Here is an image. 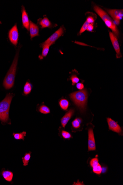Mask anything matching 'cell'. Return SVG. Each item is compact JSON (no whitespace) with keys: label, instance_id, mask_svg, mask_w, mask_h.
Listing matches in <instances>:
<instances>
[{"label":"cell","instance_id":"9c48e42d","mask_svg":"<svg viewBox=\"0 0 123 185\" xmlns=\"http://www.w3.org/2000/svg\"><path fill=\"white\" fill-rule=\"evenodd\" d=\"M88 150L95 151L96 150L95 142L93 129H89L88 130Z\"/></svg>","mask_w":123,"mask_h":185},{"label":"cell","instance_id":"f1b7e54d","mask_svg":"<svg viewBox=\"0 0 123 185\" xmlns=\"http://www.w3.org/2000/svg\"><path fill=\"white\" fill-rule=\"evenodd\" d=\"M76 86L78 89L80 90H83L84 88V85L82 83H77Z\"/></svg>","mask_w":123,"mask_h":185},{"label":"cell","instance_id":"7402d4cb","mask_svg":"<svg viewBox=\"0 0 123 185\" xmlns=\"http://www.w3.org/2000/svg\"><path fill=\"white\" fill-rule=\"evenodd\" d=\"M81 120L76 118L72 122V125L74 128H79L80 126Z\"/></svg>","mask_w":123,"mask_h":185},{"label":"cell","instance_id":"4fadbf2b","mask_svg":"<svg viewBox=\"0 0 123 185\" xmlns=\"http://www.w3.org/2000/svg\"><path fill=\"white\" fill-rule=\"evenodd\" d=\"M22 21L23 26L28 30L29 29L30 21L29 20L28 13L25 10L24 7L23 8Z\"/></svg>","mask_w":123,"mask_h":185},{"label":"cell","instance_id":"4dcf8cb0","mask_svg":"<svg viewBox=\"0 0 123 185\" xmlns=\"http://www.w3.org/2000/svg\"><path fill=\"white\" fill-rule=\"evenodd\" d=\"M1 21H0V24H1Z\"/></svg>","mask_w":123,"mask_h":185},{"label":"cell","instance_id":"6da1fadb","mask_svg":"<svg viewBox=\"0 0 123 185\" xmlns=\"http://www.w3.org/2000/svg\"><path fill=\"white\" fill-rule=\"evenodd\" d=\"M69 96L70 99L81 111H84L88 98V93L86 90L73 92L70 94Z\"/></svg>","mask_w":123,"mask_h":185},{"label":"cell","instance_id":"44dd1931","mask_svg":"<svg viewBox=\"0 0 123 185\" xmlns=\"http://www.w3.org/2000/svg\"><path fill=\"white\" fill-rule=\"evenodd\" d=\"M39 111L41 113L44 114H49L50 112L49 108L48 107L45 106V105H43V106L40 107L39 109Z\"/></svg>","mask_w":123,"mask_h":185},{"label":"cell","instance_id":"3957f363","mask_svg":"<svg viewBox=\"0 0 123 185\" xmlns=\"http://www.w3.org/2000/svg\"><path fill=\"white\" fill-rule=\"evenodd\" d=\"M94 10L98 14L101 19L103 20L106 26L111 29L113 33L117 36H118L119 32L116 25L115 24L113 20L110 17L108 14L97 5H95L93 7Z\"/></svg>","mask_w":123,"mask_h":185},{"label":"cell","instance_id":"5b68a950","mask_svg":"<svg viewBox=\"0 0 123 185\" xmlns=\"http://www.w3.org/2000/svg\"><path fill=\"white\" fill-rule=\"evenodd\" d=\"M65 30V29L64 26L61 27L58 30L52 34L47 40L40 44L41 47H43L44 45L46 44H49L51 46L52 44H54L61 36L63 35L64 33Z\"/></svg>","mask_w":123,"mask_h":185},{"label":"cell","instance_id":"2e32d148","mask_svg":"<svg viewBox=\"0 0 123 185\" xmlns=\"http://www.w3.org/2000/svg\"><path fill=\"white\" fill-rule=\"evenodd\" d=\"M59 104L62 109L66 110H67L69 106V102L65 99H62L59 101Z\"/></svg>","mask_w":123,"mask_h":185},{"label":"cell","instance_id":"ac0fdd59","mask_svg":"<svg viewBox=\"0 0 123 185\" xmlns=\"http://www.w3.org/2000/svg\"><path fill=\"white\" fill-rule=\"evenodd\" d=\"M32 85L28 82H27L24 87V93L27 95L29 94L32 91Z\"/></svg>","mask_w":123,"mask_h":185},{"label":"cell","instance_id":"d6986e66","mask_svg":"<svg viewBox=\"0 0 123 185\" xmlns=\"http://www.w3.org/2000/svg\"><path fill=\"white\" fill-rule=\"evenodd\" d=\"M31 152H30L29 153H26L25 154L24 157H22L23 166H26L28 165L31 158Z\"/></svg>","mask_w":123,"mask_h":185},{"label":"cell","instance_id":"5bb4252c","mask_svg":"<svg viewBox=\"0 0 123 185\" xmlns=\"http://www.w3.org/2000/svg\"><path fill=\"white\" fill-rule=\"evenodd\" d=\"M39 23L42 28H50L52 26V23L48 18L45 17L39 21Z\"/></svg>","mask_w":123,"mask_h":185},{"label":"cell","instance_id":"cb8c5ba5","mask_svg":"<svg viewBox=\"0 0 123 185\" xmlns=\"http://www.w3.org/2000/svg\"><path fill=\"white\" fill-rule=\"evenodd\" d=\"M62 135L65 139H69L72 137L71 134L69 132L65 131V130H62Z\"/></svg>","mask_w":123,"mask_h":185},{"label":"cell","instance_id":"e0dca14e","mask_svg":"<svg viewBox=\"0 0 123 185\" xmlns=\"http://www.w3.org/2000/svg\"><path fill=\"white\" fill-rule=\"evenodd\" d=\"M50 46V45L46 44L44 45V46L42 47L43 50L42 54H41V57H39L40 59H42L43 58L46 57L48 53Z\"/></svg>","mask_w":123,"mask_h":185},{"label":"cell","instance_id":"ba28073f","mask_svg":"<svg viewBox=\"0 0 123 185\" xmlns=\"http://www.w3.org/2000/svg\"><path fill=\"white\" fill-rule=\"evenodd\" d=\"M19 36L17 25H15L9 32V37L11 42L16 46H17V44Z\"/></svg>","mask_w":123,"mask_h":185},{"label":"cell","instance_id":"52a82bcc","mask_svg":"<svg viewBox=\"0 0 123 185\" xmlns=\"http://www.w3.org/2000/svg\"><path fill=\"white\" fill-rule=\"evenodd\" d=\"M109 35L112 44H113L114 48L116 52V58L117 59H119V58L122 57V56L121 53L120 47H119L117 36L111 32H109Z\"/></svg>","mask_w":123,"mask_h":185},{"label":"cell","instance_id":"ffe728a7","mask_svg":"<svg viewBox=\"0 0 123 185\" xmlns=\"http://www.w3.org/2000/svg\"><path fill=\"white\" fill-rule=\"evenodd\" d=\"M26 132H23L20 133H13V135L14 139L16 140L22 139L23 141L24 140V137H26Z\"/></svg>","mask_w":123,"mask_h":185},{"label":"cell","instance_id":"d4e9b609","mask_svg":"<svg viewBox=\"0 0 123 185\" xmlns=\"http://www.w3.org/2000/svg\"><path fill=\"white\" fill-rule=\"evenodd\" d=\"M99 164V160L97 158H95L91 159L90 162V166L93 168L97 166Z\"/></svg>","mask_w":123,"mask_h":185},{"label":"cell","instance_id":"7c38bea8","mask_svg":"<svg viewBox=\"0 0 123 185\" xmlns=\"http://www.w3.org/2000/svg\"><path fill=\"white\" fill-rule=\"evenodd\" d=\"M29 30L31 39L39 35V29L37 25L34 24L32 21H30Z\"/></svg>","mask_w":123,"mask_h":185},{"label":"cell","instance_id":"603a6c76","mask_svg":"<svg viewBox=\"0 0 123 185\" xmlns=\"http://www.w3.org/2000/svg\"><path fill=\"white\" fill-rule=\"evenodd\" d=\"M93 168V172L94 173L97 174V175H100L102 171V168L99 163L97 166Z\"/></svg>","mask_w":123,"mask_h":185},{"label":"cell","instance_id":"4316f807","mask_svg":"<svg viewBox=\"0 0 123 185\" xmlns=\"http://www.w3.org/2000/svg\"><path fill=\"white\" fill-rule=\"evenodd\" d=\"M70 79L71 80L72 83V85L73 86L78 83L80 80L79 78L77 77V76L75 75H72L71 78H70Z\"/></svg>","mask_w":123,"mask_h":185},{"label":"cell","instance_id":"9a60e30c","mask_svg":"<svg viewBox=\"0 0 123 185\" xmlns=\"http://www.w3.org/2000/svg\"><path fill=\"white\" fill-rule=\"evenodd\" d=\"M2 175L5 180L11 182L13 177L12 172L9 171H4L2 172Z\"/></svg>","mask_w":123,"mask_h":185},{"label":"cell","instance_id":"30bf717a","mask_svg":"<svg viewBox=\"0 0 123 185\" xmlns=\"http://www.w3.org/2000/svg\"><path fill=\"white\" fill-rule=\"evenodd\" d=\"M107 121L110 130L119 134L121 133L122 129L117 122L110 118H107Z\"/></svg>","mask_w":123,"mask_h":185},{"label":"cell","instance_id":"7a4b0ae2","mask_svg":"<svg viewBox=\"0 0 123 185\" xmlns=\"http://www.w3.org/2000/svg\"><path fill=\"white\" fill-rule=\"evenodd\" d=\"M19 51L18 50L16 54L12 66L9 70L8 73L7 74L4 81H3V86L7 90L10 89L12 88L14 84L18 57H19Z\"/></svg>","mask_w":123,"mask_h":185},{"label":"cell","instance_id":"484cf974","mask_svg":"<svg viewBox=\"0 0 123 185\" xmlns=\"http://www.w3.org/2000/svg\"><path fill=\"white\" fill-rule=\"evenodd\" d=\"M89 25V23H88L87 21H86L85 22H84V25H83L82 27H81L80 30V31L79 34H81L83 33L85 31L87 30V29Z\"/></svg>","mask_w":123,"mask_h":185},{"label":"cell","instance_id":"277c9868","mask_svg":"<svg viewBox=\"0 0 123 185\" xmlns=\"http://www.w3.org/2000/svg\"><path fill=\"white\" fill-rule=\"evenodd\" d=\"M14 94H7L5 98L0 102V120L7 122L9 120V112L11 102Z\"/></svg>","mask_w":123,"mask_h":185},{"label":"cell","instance_id":"83f0119b","mask_svg":"<svg viewBox=\"0 0 123 185\" xmlns=\"http://www.w3.org/2000/svg\"><path fill=\"white\" fill-rule=\"evenodd\" d=\"M86 21L88 23H89V24L93 25L94 22H95V20L91 16H89L87 19Z\"/></svg>","mask_w":123,"mask_h":185},{"label":"cell","instance_id":"8fae6325","mask_svg":"<svg viewBox=\"0 0 123 185\" xmlns=\"http://www.w3.org/2000/svg\"><path fill=\"white\" fill-rule=\"evenodd\" d=\"M74 113V110L71 109L68 110L66 112L65 115L61 119V123L62 125L63 128L65 127L67 124L70 119L71 118Z\"/></svg>","mask_w":123,"mask_h":185},{"label":"cell","instance_id":"f546056e","mask_svg":"<svg viewBox=\"0 0 123 185\" xmlns=\"http://www.w3.org/2000/svg\"><path fill=\"white\" fill-rule=\"evenodd\" d=\"M94 29V26L93 25L89 24L87 30L88 32H92Z\"/></svg>","mask_w":123,"mask_h":185},{"label":"cell","instance_id":"8992f818","mask_svg":"<svg viewBox=\"0 0 123 185\" xmlns=\"http://www.w3.org/2000/svg\"><path fill=\"white\" fill-rule=\"evenodd\" d=\"M108 13L110 14L114 20V22L116 25H118L120 21L123 19V10H108Z\"/></svg>","mask_w":123,"mask_h":185}]
</instances>
